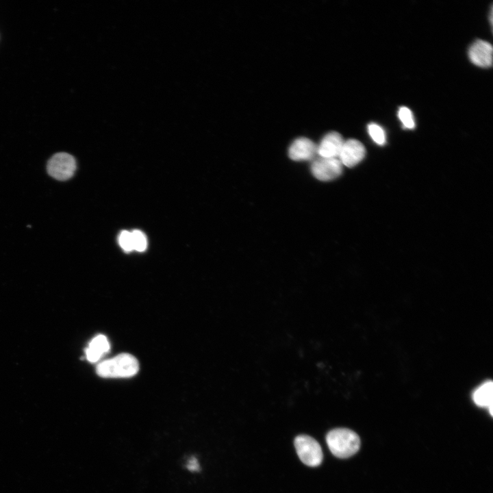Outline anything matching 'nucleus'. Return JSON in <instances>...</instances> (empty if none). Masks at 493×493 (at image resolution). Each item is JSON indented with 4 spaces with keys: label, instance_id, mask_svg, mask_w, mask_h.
<instances>
[{
    "label": "nucleus",
    "instance_id": "20e7f679",
    "mask_svg": "<svg viewBox=\"0 0 493 493\" xmlns=\"http://www.w3.org/2000/svg\"><path fill=\"white\" fill-rule=\"evenodd\" d=\"M47 170L49 175L57 180L70 179L76 170V161L69 153L61 152L54 154L48 161Z\"/></svg>",
    "mask_w": 493,
    "mask_h": 493
},
{
    "label": "nucleus",
    "instance_id": "423d86ee",
    "mask_svg": "<svg viewBox=\"0 0 493 493\" xmlns=\"http://www.w3.org/2000/svg\"><path fill=\"white\" fill-rule=\"evenodd\" d=\"M364 144L357 140L349 139L344 142L338 159L342 166L351 168L359 164L365 157Z\"/></svg>",
    "mask_w": 493,
    "mask_h": 493
},
{
    "label": "nucleus",
    "instance_id": "7ed1b4c3",
    "mask_svg": "<svg viewBox=\"0 0 493 493\" xmlns=\"http://www.w3.org/2000/svg\"><path fill=\"white\" fill-rule=\"evenodd\" d=\"M294 446L300 460L308 466H319L323 459L319 443L307 435H300L294 439Z\"/></svg>",
    "mask_w": 493,
    "mask_h": 493
},
{
    "label": "nucleus",
    "instance_id": "2eb2a0df",
    "mask_svg": "<svg viewBox=\"0 0 493 493\" xmlns=\"http://www.w3.org/2000/svg\"><path fill=\"white\" fill-rule=\"evenodd\" d=\"M118 241L121 247L125 252H130L133 251L131 231L126 230L122 231L118 236Z\"/></svg>",
    "mask_w": 493,
    "mask_h": 493
},
{
    "label": "nucleus",
    "instance_id": "39448f33",
    "mask_svg": "<svg viewBox=\"0 0 493 493\" xmlns=\"http://www.w3.org/2000/svg\"><path fill=\"white\" fill-rule=\"evenodd\" d=\"M311 171L320 181H331L338 177L342 172V164L338 158L318 157L312 160Z\"/></svg>",
    "mask_w": 493,
    "mask_h": 493
},
{
    "label": "nucleus",
    "instance_id": "dca6fc26",
    "mask_svg": "<svg viewBox=\"0 0 493 493\" xmlns=\"http://www.w3.org/2000/svg\"><path fill=\"white\" fill-rule=\"evenodd\" d=\"M186 467L190 471H199L200 469L197 459L193 457L188 460Z\"/></svg>",
    "mask_w": 493,
    "mask_h": 493
},
{
    "label": "nucleus",
    "instance_id": "9d476101",
    "mask_svg": "<svg viewBox=\"0 0 493 493\" xmlns=\"http://www.w3.org/2000/svg\"><path fill=\"white\" fill-rule=\"evenodd\" d=\"M110 349V344L106 336L97 335L92 339L85 349L86 359L91 363L97 362L109 352Z\"/></svg>",
    "mask_w": 493,
    "mask_h": 493
},
{
    "label": "nucleus",
    "instance_id": "f257e3e1",
    "mask_svg": "<svg viewBox=\"0 0 493 493\" xmlns=\"http://www.w3.org/2000/svg\"><path fill=\"white\" fill-rule=\"evenodd\" d=\"M139 370L137 359L131 354L121 353L97 364L96 372L102 377H130Z\"/></svg>",
    "mask_w": 493,
    "mask_h": 493
},
{
    "label": "nucleus",
    "instance_id": "6e6552de",
    "mask_svg": "<svg viewBox=\"0 0 493 493\" xmlns=\"http://www.w3.org/2000/svg\"><path fill=\"white\" fill-rule=\"evenodd\" d=\"M468 57L477 66L490 67L492 64V46L487 41L477 40L469 48Z\"/></svg>",
    "mask_w": 493,
    "mask_h": 493
},
{
    "label": "nucleus",
    "instance_id": "ddd939ff",
    "mask_svg": "<svg viewBox=\"0 0 493 493\" xmlns=\"http://www.w3.org/2000/svg\"><path fill=\"white\" fill-rule=\"evenodd\" d=\"M131 233L133 250L138 252L145 251L147 246V240L144 233L140 230L135 229Z\"/></svg>",
    "mask_w": 493,
    "mask_h": 493
},
{
    "label": "nucleus",
    "instance_id": "1a4fd4ad",
    "mask_svg": "<svg viewBox=\"0 0 493 493\" xmlns=\"http://www.w3.org/2000/svg\"><path fill=\"white\" fill-rule=\"evenodd\" d=\"M344 142L338 132H329L317 146V155L320 157L338 158Z\"/></svg>",
    "mask_w": 493,
    "mask_h": 493
},
{
    "label": "nucleus",
    "instance_id": "0eeeda50",
    "mask_svg": "<svg viewBox=\"0 0 493 493\" xmlns=\"http://www.w3.org/2000/svg\"><path fill=\"white\" fill-rule=\"evenodd\" d=\"M317 155V145L305 137L296 138L288 149V155L294 161L313 160Z\"/></svg>",
    "mask_w": 493,
    "mask_h": 493
},
{
    "label": "nucleus",
    "instance_id": "9b49d317",
    "mask_svg": "<svg viewBox=\"0 0 493 493\" xmlns=\"http://www.w3.org/2000/svg\"><path fill=\"white\" fill-rule=\"evenodd\" d=\"M472 399L478 406L489 408L492 415L493 383L491 381H485L479 386L473 392Z\"/></svg>",
    "mask_w": 493,
    "mask_h": 493
},
{
    "label": "nucleus",
    "instance_id": "f03ea898",
    "mask_svg": "<svg viewBox=\"0 0 493 493\" xmlns=\"http://www.w3.org/2000/svg\"><path fill=\"white\" fill-rule=\"evenodd\" d=\"M326 442L331 453L339 458H348L357 452L360 440L356 433L346 428H336L326 436Z\"/></svg>",
    "mask_w": 493,
    "mask_h": 493
},
{
    "label": "nucleus",
    "instance_id": "4468645a",
    "mask_svg": "<svg viewBox=\"0 0 493 493\" xmlns=\"http://www.w3.org/2000/svg\"><path fill=\"white\" fill-rule=\"evenodd\" d=\"M398 116L404 128L412 129L415 127L413 114L408 108L401 107L398 111Z\"/></svg>",
    "mask_w": 493,
    "mask_h": 493
},
{
    "label": "nucleus",
    "instance_id": "f8f14e48",
    "mask_svg": "<svg viewBox=\"0 0 493 493\" xmlns=\"http://www.w3.org/2000/svg\"><path fill=\"white\" fill-rule=\"evenodd\" d=\"M368 131L373 141L379 145L385 143L386 137L383 129L379 125L371 123L368 125Z\"/></svg>",
    "mask_w": 493,
    "mask_h": 493
}]
</instances>
